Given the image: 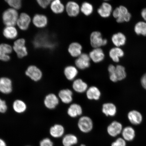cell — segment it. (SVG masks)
<instances>
[{"mask_svg": "<svg viewBox=\"0 0 146 146\" xmlns=\"http://www.w3.org/2000/svg\"><path fill=\"white\" fill-rule=\"evenodd\" d=\"M112 15L119 23L128 22L132 18V15L127 7L122 5L113 10Z\"/></svg>", "mask_w": 146, "mask_h": 146, "instance_id": "1", "label": "cell"}, {"mask_svg": "<svg viewBox=\"0 0 146 146\" xmlns=\"http://www.w3.org/2000/svg\"><path fill=\"white\" fill-rule=\"evenodd\" d=\"M19 14L18 10L9 8L3 12L2 19L5 26H15Z\"/></svg>", "mask_w": 146, "mask_h": 146, "instance_id": "2", "label": "cell"}, {"mask_svg": "<svg viewBox=\"0 0 146 146\" xmlns=\"http://www.w3.org/2000/svg\"><path fill=\"white\" fill-rule=\"evenodd\" d=\"M13 49L19 58H23L28 54V50L26 46V41L23 38H20L14 42Z\"/></svg>", "mask_w": 146, "mask_h": 146, "instance_id": "3", "label": "cell"}, {"mask_svg": "<svg viewBox=\"0 0 146 146\" xmlns=\"http://www.w3.org/2000/svg\"><path fill=\"white\" fill-rule=\"evenodd\" d=\"M90 42L93 48H101L106 45L108 41L107 39L103 38L101 32L94 31L90 34Z\"/></svg>", "mask_w": 146, "mask_h": 146, "instance_id": "4", "label": "cell"}, {"mask_svg": "<svg viewBox=\"0 0 146 146\" xmlns=\"http://www.w3.org/2000/svg\"><path fill=\"white\" fill-rule=\"evenodd\" d=\"M78 125L79 130L84 133L90 132L94 127V124L92 119L86 116L82 117L80 118Z\"/></svg>", "mask_w": 146, "mask_h": 146, "instance_id": "5", "label": "cell"}, {"mask_svg": "<svg viewBox=\"0 0 146 146\" xmlns=\"http://www.w3.org/2000/svg\"><path fill=\"white\" fill-rule=\"evenodd\" d=\"M32 22V18L28 14L23 12L19 14L16 23L18 28L23 31L28 30Z\"/></svg>", "mask_w": 146, "mask_h": 146, "instance_id": "6", "label": "cell"}, {"mask_svg": "<svg viewBox=\"0 0 146 146\" xmlns=\"http://www.w3.org/2000/svg\"><path fill=\"white\" fill-rule=\"evenodd\" d=\"M65 11L69 17H76L81 12L80 5L76 1H68L65 5Z\"/></svg>", "mask_w": 146, "mask_h": 146, "instance_id": "7", "label": "cell"}, {"mask_svg": "<svg viewBox=\"0 0 146 146\" xmlns=\"http://www.w3.org/2000/svg\"><path fill=\"white\" fill-rule=\"evenodd\" d=\"M32 23L36 28L44 29L48 25V19L45 15L37 13L33 17Z\"/></svg>", "mask_w": 146, "mask_h": 146, "instance_id": "8", "label": "cell"}, {"mask_svg": "<svg viewBox=\"0 0 146 146\" xmlns=\"http://www.w3.org/2000/svg\"><path fill=\"white\" fill-rule=\"evenodd\" d=\"M123 127L122 124L117 121H114L108 126L107 131L109 135L112 137H116L121 134Z\"/></svg>", "mask_w": 146, "mask_h": 146, "instance_id": "9", "label": "cell"}, {"mask_svg": "<svg viewBox=\"0 0 146 146\" xmlns=\"http://www.w3.org/2000/svg\"><path fill=\"white\" fill-rule=\"evenodd\" d=\"M26 75L33 81L35 82L39 81L42 76V73L40 69L35 65H30L25 71Z\"/></svg>", "mask_w": 146, "mask_h": 146, "instance_id": "10", "label": "cell"}, {"mask_svg": "<svg viewBox=\"0 0 146 146\" xmlns=\"http://www.w3.org/2000/svg\"><path fill=\"white\" fill-rule=\"evenodd\" d=\"M13 51L12 46L8 43L0 44V61L7 62L11 59L10 54Z\"/></svg>", "mask_w": 146, "mask_h": 146, "instance_id": "11", "label": "cell"}, {"mask_svg": "<svg viewBox=\"0 0 146 146\" xmlns=\"http://www.w3.org/2000/svg\"><path fill=\"white\" fill-rule=\"evenodd\" d=\"M113 11L112 5L108 2H104L97 10V12L100 17L104 18L110 17Z\"/></svg>", "mask_w": 146, "mask_h": 146, "instance_id": "12", "label": "cell"}, {"mask_svg": "<svg viewBox=\"0 0 146 146\" xmlns=\"http://www.w3.org/2000/svg\"><path fill=\"white\" fill-rule=\"evenodd\" d=\"M12 90L11 80L5 77L0 78V92L3 94H10Z\"/></svg>", "mask_w": 146, "mask_h": 146, "instance_id": "13", "label": "cell"}, {"mask_svg": "<svg viewBox=\"0 0 146 146\" xmlns=\"http://www.w3.org/2000/svg\"><path fill=\"white\" fill-rule=\"evenodd\" d=\"M91 59L89 54L82 53L77 58L75 61V64L78 68L84 69L90 66Z\"/></svg>", "mask_w": 146, "mask_h": 146, "instance_id": "14", "label": "cell"}, {"mask_svg": "<svg viewBox=\"0 0 146 146\" xmlns=\"http://www.w3.org/2000/svg\"><path fill=\"white\" fill-rule=\"evenodd\" d=\"M91 60L94 63L100 62L104 59L105 54L101 48H94L89 54Z\"/></svg>", "mask_w": 146, "mask_h": 146, "instance_id": "15", "label": "cell"}, {"mask_svg": "<svg viewBox=\"0 0 146 146\" xmlns=\"http://www.w3.org/2000/svg\"><path fill=\"white\" fill-rule=\"evenodd\" d=\"M3 36L8 40H13L16 39L18 35L17 29L15 26H5L3 31Z\"/></svg>", "mask_w": 146, "mask_h": 146, "instance_id": "16", "label": "cell"}, {"mask_svg": "<svg viewBox=\"0 0 146 146\" xmlns=\"http://www.w3.org/2000/svg\"><path fill=\"white\" fill-rule=\"evenodd\" d=\"M111 41L115 47H121L125 45L127 42V37L122 32L114 34L111 36Z\"/></svg>", "mask_w": 146, "mask_h": 146, "instance_id": "17", "label": "cell"}, {"mask_svg": "<svg viewBox=\"0 0 146 146\" xmlns=\"http://www.w3.org/2000/svg\"><path fill=\"white\" fill-rule=\"evenodd\" d=\"M83 47L80 43L74 42L69 44L68 51L69 54L72 57L78 58L82 53Z\"/></svg>", "mask_w": 146, "mask_h": 146, "instance_id": "18", "label": "cell"}, {"mask_svg": "<svg viewBox=\"0 0 146 146\" xmlns=\"http://www.w3.org/2000/svg\"><path fill=\"white\" fill-rule=\"evenodd\" d=\"M127 118L129 122L132 125H140L143 121V116L139 111L133 110L129 112L127 114Z\"/></svg>", "mask_w": 146, "mask_h": 146, "instance_id": "19", "label": "cell"}, {"mask_svg": "<svg viewBox=\"0 0 146 146\" xmlns=\"http://www.w3.org/2000/svg\"><path fill=\"white\" fill-rule=\"evenodd\" d=\"M121 135L122 137L126 141L131 142L135 138L136 133L134 128L130 126H128L123 128Z\"/></svg>", "mask_w": 146, "mask_h": 146, "instance_id": "20", "label": "cell"}, {"mask_svg": "<svg viewBox=\"0 0 146 146\" xmlns=\"http://www.w3.org/2000/svg\"><path fill=\"white\" fill-rule=\"evenodd\" d=\"M49 6L51 11L54 14H61L65 11V5L61 0H53Z\"/></svg>", "mask_w": 146, "mask_h": 146, "instance_id": "21", "label": "cell"}, {"mask_svg": "<svg viewBox=\"0 0 146 146\" xmlns=\"http://www.w3.org/2000/svg\"><path fill=\"white\" fill-rule=\"evenodd\" d=\"M109 54L110 57L115 63L118 62L120 58L123 57L125 54L121 47L115 46L110 49Z\"/></svg>", "mask_w": 146, "mask_h": 146, "instance_id": "22", "label": "cell"}, {"mask_svg": "<svg viewBox=\"0 0 146 146\" xmlns=\"http://www.w3.org/2000/svg\"><path fill=\"white\" fill-rule=\"evenodd\" d=\"M65 132L64 127L60 124H56L50 129V136L55 138H59L64 136Z\"/></svg>", "mask_w": 146, "mask_h": 146, "instance_id": "23", "label": "cell"}, {"mask_svg": "<svg viewBox=\"0 0 146 146\" xmlns=\"http://www.w3.org/2000/svg\"><path fill=\"white\" fill-rule=\"evenodd\" d=\"M59 99L57 97L53 94H50L47 95L44 100L45 107L50 109L55 108L59 104Z\"/></svg>", "mask_w": 146, "mask_h": 146, "instance_id": "24", "label": "cell"}, {"mask_svg": "<svg viewBox=\"0 0 146 146\" xmlns=\"http://www.w3.org/2000/svg\"><path fill=\"white\" fill-rule=\"evenodd\" d=\"M78 142L77 137L72 134L65 135L62 139V144L63 146H73L76 145Z\"/></svg>", "mask_w": 146, "mask_h": 146, "instance_id": "25", "label": "cell"}, {"mask_svg": "<svg viewBox=\"0 0 146 146\" xmlns=\"http://www.w3.org/2000/svg\"><path fill=\"white\" fill-rule=\"evenodd\" d=\"M102 112L107 116H114L117 113L116 107L113 104L105 103L103 106Z\"/></svg>", "mask_w": 146, "mask_h": 146, "instance_id": "26", "label": "cell"}, {"mask_svg": "<svg viewBox=\"0 0 146 146\" xmlns=\"http://www.w3.org/2000/svg\"><path fill=\"white\" fill-rule=\"evenodd\" d=\"M59 96L61 101L64 103H70L72 100V92L68 89L60 91Z\"/></svg>", "mask_w": 146, "mask_h": 146, "instance_id": "27", "label": "cell"}, {"mask_svg": "<svg viewBox=\"0 0 146 146\" xmlns=\"http://www.w3.org/2000/svg\"><path fill=\"white\" fill-rule=\"evenodd\" d=\"M80 11L84 15L89 16L91 15L94 11V7L90 3L84 1L80 5Z\"/></svg>", "mask_w": 146, "mask_h": 146, "instance_id": "28", "label": "cell"}, {"mask_svg": "<svg viewBox=\"0 0 146 146\" xmlns=\"http://www.w3.org/2000/svg\"><path fill=\"white\" fill-rule=\"evenodd\" d=\"M14 110L17 113L21 114L25 112L27 109V105L22 100H17L13 104Z\"/></svg>", "mask_w": 146, "mask_h": 146, "instance_id": "29", "label": "cell"}, {"mask_svg": "<svg viewBox=\"0 0 146 146\" xmlns=\"http://www.w3.org/2000/svg\"><path fill=\"white\" fill-rule=\"evenodd\" d=\"M134 29L137 35L146 36V22L145 21L138 22L135 25Z\"/></svg>", "mask_w": 146, "mask_h": 146, "instance_id": "30", "label": "cell"}, {"mask_svg": "<svg viewBox=\"0 0 146 146\" xmlns=\"http://www.w3.org/2000/svg\"><path fill=\"white\" fill-rule=\"evenodd\" d=\"M86 94L87 97L89 99L98 100L100 99L101 93L98 88L92 86L88 89Z\"/></svg>", "mask_w": 146, "mask_h": 146, "instance_id": "31", "label": "cell"}, {"mask_svg": "<svg viewBox=\"0 0 146 146\" xmlns=\"http://www.w3.org/2000/svg\"><path fill=\"white\" fill-rule=\"evenodd\" d=\"M67 112L71 117H76L82 114V110L81 106L77 104H74L69 108Z\"/></svg>", "mask_w": 146, "mask_h": 146, "instance_id": "32", "label": "cell"}, {"mask_svg": "<svg viewBox=\"0 0 146 146\" xmlns=\"http://www.w3.org/2000/svg\"><path fill=\"white\" fill-rule=\"evenodd\" d=\"M87 84L81 79L75 80L73 84V88L76 92L83 93L87 90Z\"/></svg>", "mask_w": 146, "mask_h": 146, "instance_id": "33", "label": "cell"}, {"mask_svg": "<svg viewBox=\"0 0 146 146\" xmlns=\"http://www.w3.org/2000/svg\"><path fill=\"white\" fill-rule=\"evenodd\" d=\"M66 77L69 80H72L76 77L78 74V71L76 67L69 66L66 67L64 71Z\"/></svg>", "mask_w": 146, "mask_h": 146, "instance_id": "34", "label": "cell"}, {"mask_svg": "<svg viewBox=\"0 0 146 146\" xmlns=\"http://www.w3.org/2000/svg\"><path fill=\"white\" fill-rule=\"evenodd\" d=\"M115 74L118 81L123 80L127 76L125 68L121 65H118L116 66Z\"/></svg>", "mask_w": 146, "mask_h": 146, "instance_id": "35", "label": "cell"}, {"mask_svg": "<svg viewBox=\"0 0 146 146\" xmlns=\"http://www.w3.org/2000/svg\"><path fill=\"white\" fill-rule=\"evenodd\" d=\"M10 8L18 10L22 7L21 0H4Z\"/></svg>", "mask_w": 146, "mask_h": 146, "instance_id": "36", "label": "cell"}, {"mask_svg": "<svg viewBox=\"0 0 146 146\" xmlns=\"http://www.w3.org/2000/svg\"><path fill=\"white\" fill-rule=\"evenodd\" d=\"M127 142L122 137H119L112 142L111 146H127Z\"/></svg>", "mask_w": 146, "mask_h": 146, "instance_id": "37", "label": "cell"}, {"mask_svg": "<svg viewBox=\"0 0 146 146\" xmlns=\"http://www.w3.org/2000/svg\"><path fill=\"white\" fill-rule=\"evenodd\" d=\"M39 6L43 9L47 8L53 0H36Z\"/></svg>", "mask_w": 146, "mask_h": 146, "instance_id": "38", "label": "cell"}, {"mask_svg": "<svg viewBox=\"0 0 146 146\" xmlns=\"http://www.w3.org/2000/svg\"><path fill=\"white\" fill-rule=\"evenodd\" d=\"M40 146H54V143L50 139L45 138L40 142Z\"/></svg>", "mask_w": 146, "mask_h": 146, "instance_id": "39", "label": "cell"}, {"mask_svg": "<svg viewBox=\"0 0 146 146\" xmlns=\"http://www.w3.org/2000/svg\"><path fill=\"white\" fill-rule=\"evenodd\" d=\"M8 109V106L6 102L0 98V113H3L6 112Z\"/></svg>", "mask_w": 146, "mask_h": 146, "instance_id": "40", "label": "cell"}, {"mask_svg": "<svg viewBox=\"0 0 146 146\" xmlns=\"http://www.w3.org/2000/svg\"><path fill=\"white\" fill-rule=\"evenodd\" d=\"M142 86L146 90V73L142 76L141 79Z\"/></svg>", "mask_w": 146, "mask_h": 146, "instance_id": "41", "label": "cell"}, {"mask_svg": "<svg viewBox=\"0 0 146 146\" xmlns=\"http://www.w3.org/2000/svg\"><path fill=\"white\" fill-rule=\"evenodd\" d=\"M141 15L143 21L146 22V8H143L141 10Z\"/></svg>", "mask_w": 146, "mask_h": 146, "instance_id": "42", "label": "cell"}, {"mask_svg": "<svg viewBox=\"0 0 146 146\" xmlns=\"http://www.w3.org/2000/svg\"><path fill=\"white\" fill-rule=\"evenodd\" d=\"M0 146H7L5 142L1 139H0Z\"/></svg>", "mask_w": 146, "mask_h": 146, "instance_id": "43", "label": "cell"}, {"mask_svg": "<svg viewBox=\"0 0 146 146\" xmlns=\"http://www.w3.org/2000/svg\"><path fill=\"white\" fill-rule=\"evenodd\" d=\"M103 1H104V2H108L110 1V0H103Z\"/></svg>", "mask_w": 146, "mask_h": 146, "instance_id": "44", "label": "cell"}, {"mask_svg": "<svg viewBox=\"0 0 146 146\" xmlns=\"http://www.w3.org/2000/svg\"><path fill=\"white\" fill-rule=\"evenodd\" d=\"M80 146H87L86 145H84V144H82V145H80Z\"/></svg>", "mask_w": 146, "mask_h": 146, "instance_id": "45", "label": "cell"}]
</instances>
